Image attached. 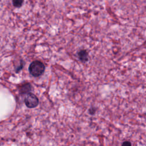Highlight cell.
Wrapping results in <instances>:
<instances>
[{
    "mask_svg": "<svg viewBox=\"0 0 146 146\" xmlns=\"http://www.w3.org/2000/svg\"><path fill=\"white\" fill-rule=\"evenodd\" d=\"M44 64L39 60H34L32 62L29 67L30 74L34 77H38L42 75L44 73Z\"/></svg>",
    "mask_w": 146,
    "mask_h": 146,
    "instance_id": "6da1fadb",
    "label": "cell"
},
{
    "mask_svg": "<svg viewBox=\"0 0 146 146\" xmlns=\"http://www.w3.org/2000/svg\"><path fill=\"white\" fill-rule=\"evenodd\" d=\"M24 102L26 107L29 108L36 107L39 103V100L37 96L35 94L30 92L26 94Z\"/></svg>",
    "mask_w": 146,
    "mask_h": 146,
    "instance_id": "7a4b0ae2",
    "label": "cell"
},
{
    "mask_svg": "<svg viewBox=\"0 0 146 146\" xmlns=\"http://www.w3.org/2000/svg\"><path fill=\"white\" fill-rule=\"evenodd\" d=\"M77 55H78V59L82 62L86 63L88 61V59H89L88 52L86 50H84V49L80 50L77 52Z\"/></svg>",
    "mask_w": 146,
    "mask_h": 146,
    "instance_id": "3957f363",
    "label": "cell"
},
{
    "mask_svg": "<svg viewBox=\"0 0 146 146\" xmlns=\"http://www.w3.org/2000/svg\"><path fill=\"white\" fill-rule=\"evenodd\" d=\"M32 90L31 85L27 83L22 85L19 88V92L22 94H27L29 93Z\"/></svg>",
    "mask_w": 146,
    "mask_h": 146,
    "instance_id": "277c9868",
    "label": "cell"
},
{
    "mask_svg": "<svg viewBox=\"0 0 146 146\" xmlns=\"http://www.w3.org/2000/svg\"><path fill=\"white\" fill-rule=\"evenodd\" d=\"M24 1L25 0H12V4L14 7L16 8H20L23 6Z\"/></svg>",
    "mask_w": 146,
    "mask_h": 146,
    "instance_id": "5b68a950",
    "label": "cell"
},
{
    "mask_svg": "<svg viewBox=\"0 0 146 146\" xmlns=\"http://www.w3.org/2000/svg\"><path fill=\"white\" fill-rule=\"evenodd\" d=\"M23 60H21V63H20V65L16 68L15 72H19L21 70H22V68H23Z\"/></svg>",
    "mask_w": 146,
    "mask_h": 146,
    "instance_id": "8992f818",
    "label": "cell"
},
{
    "mask_svg": "<svg viewBox=\"0 0 146 146\" xmlns=\"http://www.w3.org/2000/svg\"><path fill=\"white\" fill-rule=\"evenodd\" d=\"M121 146H132V144H131V142H129L128 141H125L122 143Z\"/></svg>",
    "mask_w": 146,
    "mask_h": 146,
    "instance_id": "52a82bcc",
    "label": "cell"
},
{
    "mask_svg": "<svg viewBox=\"0 0 146 146\" xmlns=\"http://www.w3.org/2000/svg\"><path fill=\"white\" fill-rule=\"evenodd\" d=\"M89 113L91 115H94L95 113V109L94 108H91L89 110Z\"/></svg>",
    "mask_w": 146,
    "mask_h": 146,
    "instance_id": "ba28073f",
    "label": "cell"
}]
</instances>
